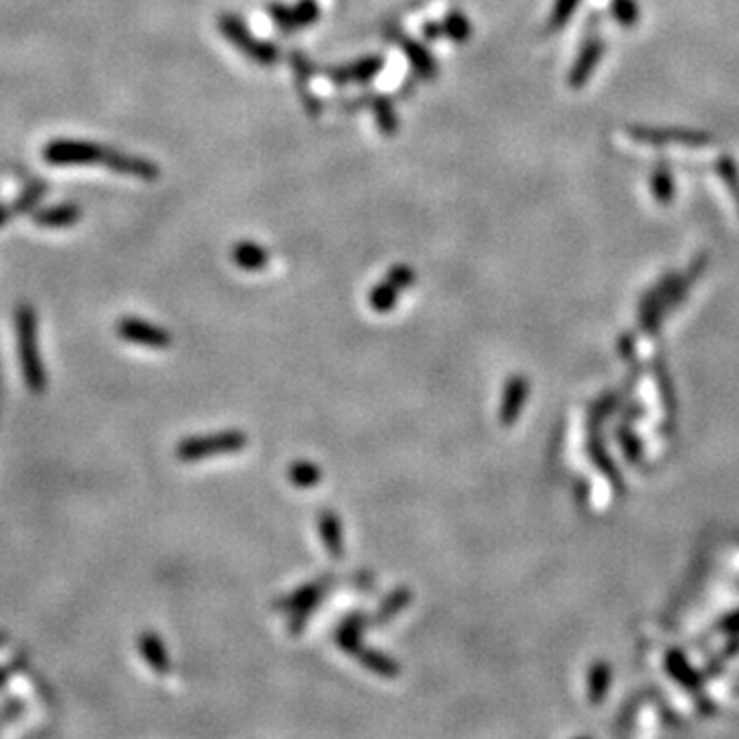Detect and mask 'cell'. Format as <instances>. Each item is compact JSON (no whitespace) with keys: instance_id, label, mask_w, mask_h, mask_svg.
I'll list each match as a JSON object with an SVG mask.
<instances>
[{"instance_id":"6da1fadb","label":"cell","mask_w":739,"mask_h":739,"mask_svg":"<svg viewBox=\"0 0 739 739\" xmlns=\"http://www.w3.org/2000/svg\"><path fill=\"white\" fill-rule=\"evenodd\" d=\"M218 29L224 35V40L233 43L238 52L251 58L259 67H273L280 62V48L273 41L257 40L249 25L238 17L236 13H220L218 14Z\"/></svg>"},{"instance_id":"7a4b0ae2","label":"cell","mask_w":739,"mask_h":739,"mask_svg":"<svg viewBox=\"0 0 739 739\" xmlns=\"http://www.w3.org/2000/svg\"><path fill=\"white\" fill-rule=\"evenodd\" d=\"M17 337H19V356H21V370H23L25 382L29 388L41 390L43 388V368L38 347V316L31 307H19L17 315Z\"/></svg>"},{"instance_id":"3957f363","label":"cell","mask_w":739,"mask_h":739,"mask_svg":"<svg viewBox=\"0 0 739 739\" xmlns=\"http://www.w3.org/2000/svg\"><path fill=\"white\" fill-rule=\"evenodd\" d=\"M246 444H249V438L238 430L208 433V436H195L181 441L177 446V456L183 462H195L216 454L241 452Z\"/></svg>"},{"instance_id":"277c9868","label":"cell","mask_w":739,"mask_h":739,"mask_svg":"<svg viewBox=\"0 0 739 739\" xmlns=\"http://www.w3.org/2000/svg\"><path fill=\"white\" fill-rule=\"evenodd\" d=\"M105 147L86 140L58 138L43 147V161L52 166H86L103 163Z\"/></svg>"},{"instance_id":"5b68a950","label":"cell","mask_w":739,"mask_h":739,"mask_svg":"<svg viewBox=\"0 0 739 739\" xmlns=\"http://www.w3.org/2000/svg\"><path fill=\"white\" fill-rule=\"evenodd\" d=\"M627 134L637 142L651 144V147H663V144H682V147H705L711 144L713 138L699 132V129H680V128H647L630 126Z\"/></svg>"},{"instance_id":"8992f818","label":"cell","mask_w":739,"mask_h":739,"mask_svg":"<svg viewBox=\"0 0 739 739\" xmlns=\"http://www.w3.org/2000/svg\"><path fill=\"white\" fill-rule=\"evenodd\" d=\"M384 38L390 40V41H396L398 46H401L403 54L407 56V60L411 64V70L415 78H422V81H433V78H438L440 75V67H438V60L433 58V54L427 49L423 43H419L417 40L409 38V35H405L398 27H390L387 29V33H384Z\"/></svg>"},{"instance_id":"52a82bcc","label":"cell","mask_w":739,"mask_h":739,"mask_svg":"<svg viewBox=\"0 0 739 739\" xmlns=\"http://www.w3.org/2000/svg\"><path fill=\"white\" fill-rule=\"evenodd\" d=\"M604 52H606V43L602 38H600L598 31H592L585 35L574 67H571L569 75H567L569 89L579 91L590 83V78L593 76V72H596Z\"/></svg>"},{"instance_id":"ba28073f","label":"cell","mask_w":739,"mask_h":739,"mask_svg":"<svg viewBox=\"0 0 739 739\" xmlns=\"http://www.w3.org/2000/svg\"><path fill=\"white\" fill-rule=\"evenodd\" d=\"M118 333L121 339H126V342L138 343L142 347H150V350H166V347H169L173 342L169 331L158 327V325L155 323L142 321V318H136V316L121 318L118 325Z\"/></svg>"},{"instance_id":"9c48e42d","label":"cell","mask_w":739,"mask_h":739,"mask_svg":"<svg viewBox=\"0 0 739 739\" xmlns=\"http://www.w3.org/2000/svg\"><path fill=\"white\" fill-rule=\"evenodd\" d=\"M103 165L110 171L120 173V175H132L142 181H156L158 177H161V166H158L155 161H150V158L126 155V152L111 150V148L105 150Z\"/></svg>"},{"instance_id":"30bf717a","label":"cell","mask_w":739,"mask_h":739,"mask_svg":"<svg viewBox=\"0 0 739 739\" xmlns=\"http://www.w3.org/2000/svg\"><path fill=\"white\" fill-rule=\"evenodd\" d=\"M368 110L374 113V121L384 138H395L401 128L395 99L382 93L368 91Z\"/></svg>"},{"instance_id":"8fae6325","label":"cell","mask_w":739,"mask_h":739,"mask_svg":"<svg viewBox=\"0 0 739 739\" xmlns=\"http://www.w3.org/2000/svg\"><path fill=\"white\" fill-rule=\"evenodd\" d=\"M318 534H321L323 547L327 548V553L335 559H342L345 553V542H343V526L342 520L333 510H323L318 513Z\"/></svg>"},{"instance_id":"7c38bea8","label":"cell","mask_w":739,"mask_h":739,"mask_svg":"<svg viewBox=\"0 0 739 739\" xmlns=\"http://www.w3.org/2000/svg\"><path fill=\"white\" fill-rule=\"evenodd\" d=\"M81 208L72 204V201H67V204H56L49 208L35 209L33 222L43 228H67L81 220Z\"/></svg>"},{"instance_id":"4fadbf2b","label":"cell","mask_w":739,"mask_h":739,"mask_svg":"<svg viewBox=\"0 0 739 739\" xmlns=\"http://www.w3.org/2000/svg\"><path fill=\"white\" fill-rule=\"evenodd\" d=\"M138 649H140L142 657L147 659V663L158 673V676H166V673H169V651H166L163 639L156 633H150V630L142 633L140 639H138Z\"/></svg>"},{"instance_id":"5bb4252c","label":"cell","mask_w":739,"mask_h":739,"mask_svg":"<svg viewBox=\"0 0 739 739\" xmlns=\"http://www.w3.org/2000/svg\"><path fill=\"white\" fill-rule=\"evenodd\" d=\"M230 257H233L238 270L243 272H261L270 263V251L255 241H238L233 246Z\"/></svg>"},{"instance_id":"9a60e30c","label":"cell","mask_w":739,"mask_h":739,"mask_svg":"<svg viewBox=\"0 0 739 739\" xmlns=\"http://www.w3.org/2000/svg\"><path fill=\"white\" fill-rule=\"evenodd\" d=\"M368 625H372V619H368L364 614H352L339 625L335 633V641L339 647L347 654L356 655V651L361 647V633Z\"/></svg>"},{"instance_id":"2e32d148","label":"cell","mask_w":739,"mask_h":739,"mask_svg":"<svg viewBox=\"0 0 739 739\" xmlns=\"http://www.w3.org/2000/svg\"><path fill=\"white\" fill-rule=\"evenodd\" d=\"M384 64L387 60L382 54H368L356 62L343 64L347 85H370L384 70Z\"/></svg>"},{"instance_id":"e0dca14e","label":"cell","mask_w":739,"mask_h":739,"mask_svg":"<svg viewBox=\"0 0 739 739\" xmlns=\"http://www.w3.org/2000/svg\"><path fill=\"white\" fill-rule=\"evenodd\" d=\"M526 395H528V382L521 378V376H516V378H512L510 382H507L503 401H502V413H499L503 425H510L516 422L521 405H524L526 401Z\"/></svg>"},{"instance_id":"ac0fdd59","label":"cell","mask_w":739,"mask_h":739,"mask_svg":"<svg viewBox=\"0 0 739 739\" xmlns=\"http://www.w3.org/2000/svg\"><path fill=\"white\" fill-rule=\"evenodd\" d=\"M649 185H651V193H654L657 204L670 206L673 198H676V179H673L670 165L665 161L659 163L654 169V173H651Z\"/></svg>"},{"instance_id":"d6986e66","label":"cell","mask_w":739,"mask_h":739,"mask_svg":"<svg viewBox=\"0 0 739 739\" xmlns=\"http://www.w3.org/2000/svg\"><path fill=\"white\" fill-rule=\"evenodd\" d=\"M356 657L366 665L370 672L378 673V676L382 678H396L398 672H401V668H398V663L393 657L382 654V651L368 649L364 647V645H361V647L356 651Z\"/></svg>"},{"instance_id":"ffe728a7","label":"cell","mask_w":739,"mask_h":739,"mask_svg":"<svg viewBox=\"0 0 739 739\" xmlns=\"http://www.w3.org/2000/svg\"><path fill=\"white\" fill-rule=\"evenodd\" d=\"M403 289H398L393 281L384 278L380 284H376L372 289H370L368 294V304L370 308L374 310V313L378 315H387L390 313L396 307L398 302V296H401Z\"/></svg>"},{"instance_id":"44dd1931","label":"cell","mask_w":739,"mask_h":739,"mask_svg":"<svg viewBox=\"0 0 739 739\" xmlns=\"http://www.w3.org/2000/svg\"><path fill=\"white\" fill-rule=\"evenodd\" d=\"M441 27H444V38L454 43H467L473 38V25H470L468 17L462 11H450L441 19Z\"/></svg>"},{"instance_id":"7402d4cb","label":"cell","mask_w":739,"mask_h":739,"mask_svg":"<svg viewBox=\"0 0 739 739\" xmlns=\"http://www.w3.org/2000/svg\"><path fill=\"white\" fill-rule=\"evenodd\" d=\"M321 479H323V470L321 467L315 465V462L300 460V462H294V465L288 468V481L298 489L316 487V485L321 483Z\"/></svg>"},{"instance_id":"603a6c76","label":"cell","mask_w":739,"mask_h":739,"mask_svg":"<svg viewBox=\"0 0 739 739\" xmlns=\"http://www.w3.org/2000/svg\"><path fill=\"white\" fill-rule=\"evenodd\" d=\"M411 600H413V592H409L407 588H398L393 593H388V596L384 598L382 606L378 608V614L372 619V625H376V622H378V625H384V622L393 620L395 616L411 602Z\"/></svg>"},{"instance_id":"cb8c5ba5","label":"cell","mask_w":739,"mask_h":739,"mask_svg":"<svg viewBox=\"0 0 739 739\" xmlns=\"http://www.w3.org/2000/svg\"><path fill=\"white\" fill-rule=\"evenodd\" d=\"M579 4H582V0H555L553 9H550V14H548L545 31L547 33L561 31V29L569 23L571 17H574L575 11L579 9Z\"/></svg>"},{"instance_id":"d4e9b609","label":"cell","mask_w":739,"mask_h":739,"mask_svg":"<svg viewBox=\"0 0 739 739\" xmlns=\"http://www.w3.org/2000/svg\"><path fill=\"white\" fill-rule=\"evenodd\" d=\"M288 62L289 68H292L296 89H298V86H310V81H313L316 72L313 60H310L304 52H300V49H292V52L288 54Z\"/></svg>"},{"instance_id":"484cf974","label":"cell","mask_w":739,"mask_h":739,"mask_svg":"<svg viewBox=\"0 0 739 739\" xmlns=\"http://www.w3.org/2000/svg\"><path fill=\"white\" fill-rule=\"evenodd\" d=\"M267 14H270L272 23L275 25L278 31H281L284 35H292L298 31L294 23V13H292V6H288L284 3H280V0H272L270 4H267Z\"/></svg>"},{"instance_id":"4316f807","label":"cell","mask_w":739,"mask_h":739,"mask_svg":"<svg viewBox=\"0 0 739 739\" xmlns=\"http://www.w3.org/2000/svg\"><path fill=\"white\" fill-rule=\"evenodd\" d=\"M46 183L43 181H33L31 185H27L23 193L19 195L17 201L13 204V216L14 214H29V212H35V206L40 204V200L43 198V193H46Z\"/></svg>"},{"instance_id":"83f0119b","label":"cell","mask_w":739,"mask_h":739,"mask_svg":"<svg viewBox=\"0 0 739 739\" xmlns=\"http://www.w3.org/2000/svg\"><path fill=\"white\" fill-rule=\"evenodd\" d=\"M715 171H717V175L723 179V183L727 185L729 193L734 195L739 204V169L734 158H731L729 155L719 156L715 161Z\"/></svg>"},{"instance_id":"f1b7e54d","label":"cell","mask_w":739,"mask_h":739,"mask_svg":"<svg viewBox=\"0 0 739 739\" xmlns=\"http://www.w3.org/2000/svg\"><path fill=\"white\" fill-rule=\"evenodd\" d=\"M612 17L622 27H635L641 19V9L637 0H612Z\"/></svg>"},{"instance_id":"f546056e","label":"cell","mask_w":739,"mask_h":739,"mask_svg":"<svg viewBox=\"0 0 739 739\" xmlns=\"http://www.w3.org/2000/svg\"><path fill=\"white\" fill-rule=\"evenodd\" d=\"M292 13H294V23L296 29H307L310 25H315L318 19H321V4H318V0H298L292 6Z\"/></svg>"},{"instance_id":"4dcf8cb0","label":"cell","mask_w":739,"mask_h":739,"mask_svg":"<svg viewBox=\"0 0 739 739\" xmlns=\"http://www.w3.org/2000/svg\"><path fill=\"white\" fill-rule=\"evenodd\" d=\"M384 278L393 281V284L398 289H409L415 286V280H417V273L413 270L411 265H405V263H396L388 270V273L384 275Z\"/></svg>"},{"instance_id":"1f68e13d","label":"cell","mask_w":739,"mask_h":739,"mask_svg":"<svg viewBox=\"0 0 739 739\" xmlns=\"http://www.w3.org/2000/svg\"><path fill=\"white\" fill-rule=\"evenodd\" d=\"M296 91H298L300 103H302L304 111H307L308 118H313V120L321 118L325 105H323V101L315 95V91L310 89V86H298V89H296Z\"/></svg>"},{"instance_id":"d6a6232c","label":"cell","mask_w":739,"mask_h":739,"mask_svg":"<svg viewBox=\"0 0 739 739\" xmlns=\"http://www.w3.org/2000/svg\"><path fill=\"white\" fill-rule=\"evenodd\" d=\"M423 38L430 41H436L438 38H444V27H441V21H427L422 27Z\"/></svg>"},{"instance_id":"836d02e7","label":"cell","mask_w":739,"mask_h":739,"mask_svg":"<svg viewBox=\"0 0 739 739\" xmlns=\"http://www.w3.org/2000/svg\"><path fill=\"white\" fill-rule=\"evenodd\" d=\"M11 216H13V209H11L9 206L0 204V228H3V227H4V224L11 220Z\"/></svg>"},{"instance_id":"e575fe53","label":"cell","mask_w":739,"mask_h":739,"mask_svg":"<svg viewBox=\"0 0 739 739\" xmlns=\"http://www.w3.org/2000/svg\"><path fill=\"white\" fill-rule=\"evenodd\" d=\"M413 89H415V81H413V78H407V81H405L401 86V95L409 97V93H413Z\"/></svg>"}]
</instances>
